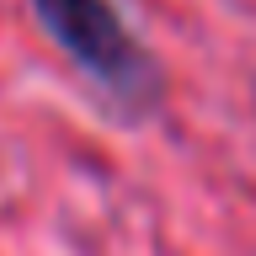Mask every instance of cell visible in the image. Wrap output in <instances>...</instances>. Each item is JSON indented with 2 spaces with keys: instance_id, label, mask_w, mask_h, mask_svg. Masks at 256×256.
I'll return each instance as SVG.
<instances>
[{
  "instance_id": "cell-1",
  "label": "cell",
  "mask_w": 256,
  "mask_h": 256,
  "mask_svg": "<svg viewBox=\"0 0 256 256\" xmlns=\"http://www.w3.org/2000/svg\"><path fill=\"white\" fill-rule=\"evenodd\" d=\"M43 32L64 48V59L107 96V107L128 123H144L166 102V75L123 22L112 0H27Z\"/></svg>"
}]
</instances>
